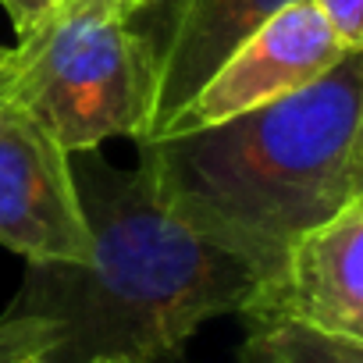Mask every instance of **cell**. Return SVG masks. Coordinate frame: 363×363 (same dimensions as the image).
Instances as JSON below:
<instances>
[{
    "label": "cell",
    "instance_id": "cell-5",
    "mask_svg": "<svg viewBox=\"0 0 363 363\" xmlns=\"http://www.w3.org/2000/svg\"><path fill=\"white\" fill-rule=\"evenodd\" d=\"M0 246L29 264H89L93 257L72 153L8 104H0Z\"/></svg>",
    "mask_w": 363,
    "mask_h": 363
},
{
    "label": "cell",
    "instance_id": "cell-1",
    "mask_svg": "<svg viewBox=\"0 0 363 363\" xmlns=\"http://www.w3.org/2000/svg\"><path fill=\"white\" fill-rule=\"evenodd\" d=\"M363 50L313 86L221 125L143 139L157 203L203 242L260 274L313 225L363 200Z\"/></svg>",
    "mask_w": 363,
    "mask_h": 363
},
{
    "label": "cell",
    "instance_id": "cell-6",
    "mask_svg": "<svg viewBox=\"0 0 363 363\" xmlns=\"http://www.w3.org/2000/svg\"><path fill=\"white\" fill-rule=\"evenodd\" d=\"M242 317L250 324L292 320L363 342V200L303 232Z\"/></svg>",
    "mask_w": 363,
    "mask_h": 363
},
{
    "label": "cell",
    "instance_id": "cell-10",
    "mask_svg": "<svg viewBox=\"0 0 363 363\" xmlns=\"http://www.w3.org/2000/svg\"><path fill=\"white\" fill-rule=\"evenodd\" d=\"M313 8L349 50H363V0H313Z\"/></svg>",
    "mask_w": 363,
    "mask_h": 363
},
{
    "label": "cell",
    "instance_id": "cell-9",
    "mask_svg": "<svg viewBox=\"0 0 363 363\" xmlns=\"http://www.w3.org/2000/svg\"><path fill=\"white\" fill-rule=\"evenodd\" d=\"M57 345V324L29 313L0 317V363H22L29 356H47Z\"/></svg>",
    "mask_w": 363,
    "mask_h": 363
},
{
    "label": "cell",
    "instance_id": "cell-3",
    "mask_svg": "<svg viewBox=\"0 0 363 363\" xmlns=\"http://www.w3.org/2000/svg\"><path fill=\"white\" fill-rule=\"evenodd\" d=\"M139 0H68L0 54V104L43 125L68 153L114 135L146 139L157 96L153 40L128 26Z\"/></svg>",
    "mask_w": 363,
    "mask_h": 363
},
{
    "label": "cell",
    "instance_id": "cell-4",
    "mask_svg": "<svg viewBox=\"0 0 363 363\" xmlns=\"http://www.w3.org/2000/svg\"><path fill=\"white\" fill-rule=\"evenodd\" d=\"M352 50L331 33L313 0H296L253 29L153 139L221 125L285 100L328 75Z\"/></svg>",
    "mask_w": 363,
    "mask_h": 363
},
{
    "label": "cell",
    "instance_id": "cell-13",
    "mask_svg": "<svg viewBox=\"0 0 363 363\" xmlns=\"http://www.w3.org/2000/svg\"><path fill=\"white\" fill-rule=\"evenodd\" d=\"M93 363H128V359H93Z\"/></svg>",
    "mask_w": 363,
    "mask_h": 363
},
{
    "label": "cell",
    "instance_id": "cell-11",
    "mask_svg": "<svg viewBox=\"0 0 363 363\" xmlns=\"http://www.w3.org/2000/svg\"><path fill=\"white\" fill-rule=\"evenodd\" d=\"M4 4V11L11 15V22H15V29H26V26H33L36 18H43L47 11H54V8H61V4H68V0H0ZM143 8H150L153 0H139Z\"/></svg>",
    "mask_w": 363,
    "mask_h": 363
},
{
    "label": "cell",
    "instance_id": "cell-14",
    "mask_svg": "<svg viewBox=\"0 0 363 363\" xmlns=\"http://www.w3.org/2000/svg\"><path fill=\"white\" fill-rule=\"evenodd\" d=\"M0 54H4V47H0Z\"/></svg>",
    "mask_w": 363,
    "mask_h": 363
},
{
    "label": "cell",
    "instance_id": "cell-12",
    "mask_svg": "<svg viewBox=\"0 0 363 363\" xmlns=\"http://www.w3.org/2000/svg\"><path fill=\"white\" fill-rule=\"evenodd\" d=\"M22 363H47V356H29V359H22Z\"/></svg>",
    "mask_w": 363,
    "mask_h": 363
},
{
    "label": "cell",
    "instance_id": "cell-7",
    "mask_svg": "<svg viewBox=\"0 0 363 363\" xmlns=\"http://www.w3.org/2000/svg\"><path fill=\"white\" fill-rule=\"evenodd\" d=\"M296 0H167L164 36L153 43L157 96L146 139H153L211 72L271 15Z\"/></svg>",
    "mask_w": 363,
    "mask_h": 363
},
{
    "label": "cell",
    "instance_id": "cell-2",
    "mask_svg": "<svg viewBox=\"0 0 363 363\" xmlns=\"http://www.w3.org/2000/svg\"><path fill=\"white\" fill-rule=\"evenodd\" d=\"M93 235L89 264H29L8 306L57 324L47 363H167L214 317L242 313L260 274L182 228L132 174L89 157L72 164Z\"/></svg>",
    "mask_w": 363,
    "mask_h": 363
},
{
    "label": "cell",
    "instance_id": "cell-8",
    "mask_svg": "<svg viewBox=\"0 0 363 363\" xmlns=\"http://www.w3.org/2000/svg\"><path fill=\"white\" fill-rule=\"evenodd\" d=\"M239 363H363V342L324 335L292 320L250 324Z\"/></svg>",
    "mask_w": 363,
    "mask_h": 363
}]
</instances>
